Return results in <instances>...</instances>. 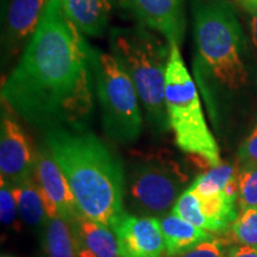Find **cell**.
Here are the masks:
<instances>
[{"label":"cell","mask_w":257,"mask_h":257,"mask_svg":"<svg viewBox=\"0 0 257 257\" xmlns=\"http://www.w3.org/2000/svg\"><path fill=\"white\" fill-rule=\"evenodd\" d=\"M188 175L167 154L150 155L137 162L128 175V200L136 213L159 218L185 192Z\"/></svg>","instance_id":"7"},{"label":"cell","mask_w":257,"mask_h":257,"mask_svg":"<svg viewBox=\"0 0 257 257\" xmlns=\"http://www.w3.org/2000/svg\"><path fill=\"white\" fill-rule=\"evenodd\" d=\"M236 179H238L237 166L231 163H220L219 166L213 167L204 174L199 175L189 189H192L195 194L207 197L225 191L227 185Z\"/></svg>","instance_id":"19"},{"label":"cell","mask_w":257,"mask_h":257,"mask_svg":"<svg viewBox=\"0 0 257 257\" xmlns=\"http://www.w3.org/2000/svg\"><path fill=\"white\" fill-rule=\"evenodd\" d=\"M2 257H11V256H9V255H2Z\"/></svg>","instance_id":"30"},{"label":"cell","mask_w":257,"mask_h":257,"mask_svg":"<svg viewBox=\"0 0 257 257\" xmlns=\"http://www.w3.org/2000/svg\"><path fill=\"white\" fill-rule=\"evenodd\" d=\"M0 180H2V182H0V185H2V187H0V218H2V223L5 226H11L12 229L18 230V205L16 202L14 194H12L11 186L3 179Z\"/></svg>","instance_id":"23"},{"label":"cell","mask_w":257,"mask_h":257,"mask_svg":"<svg viewBox=\"0 0 257 257\" xmlns=\"http://www.w3.org/2000/svg\"><path fill=\"white\" fill-rule=\"evenodd\" d=\"M78 242V240H76ZM76 257H98L95 255L92 250H89L86 246L81 245V244L78 243V253H76Z\"/></svg>","instance_id":"28"},{"label":"cell","mask_w":257,"mask_h":257,"mask_svg":"<svg viewBox=\"0 0 257 257\" xmlns=\"http://www.w3.org/2000/svg\"><path fill=\"white\" fill-rule=\"evenodd\" d=\"M67 17L88 36L104 35L110 22L113 0H60Z\"/></svg>","instance_id":"13"},{"label":"cell","mask_w":257,"mask_h":257,"mask_svg":"<svg viewBox=\"0 0 257 257\" xmlns=\"http://www.w3.org/2000/svg\"><path fill=\"white\" fill-rule=\"evenodd\" d=\"M94 87V49L60 0H49L21 60L3 82V105L44 133L85 131Z\"/></svg>","instance_id":"1"},{"label":"cell","mask_w":257,"mask_h":257,"mask_svg":"<svg viewBox=\"0 0 257 257\" xmlns=\"http://www.w3.org/2000/svg\"><path fill=\"white\" fill-rule=\"evenodd\" d=\"M239 4L248 11L252 12L257 10V0H238Z\"/></svg>","instance_id":"29"},{"label":"cell","mask_w":257,"mask_h":257,"mask_svg":"<svg viewBox=\"0 0 257 257\" xmlns=\"http://www.w3.org/2000/svg\"><path fill=\"white\" fill-rule=\"evenodd\" d=\"M110 48L135 85L149 124L157 133L168 131L166 80L170 44L144 25H137L111 29Z\"/></svg>","instance_id":"4"},{"label":"cell","mask_w":257,"mask_h":257,"mask_svg":"<svg viewBox=\"0 0 257 257\" xmlns=\"http://www.w3.org/2000/svg\"><path fill=\"white\" fill-rule=\"evenodd\" d=\"M69 225L78 243L92 250L98 257H119L117 237L107 226L82 213Z\"/></svg>","instance_id":"15"},{"label":"cell","mask_w":257,"mask_h":257,"mask_svg":"<svg viewBox=\"0 0 257 257\" xmlns=\"http://www.w3.org/2000/svg\"><path fill=\"white\" fill-rule=\"evenodd\" d=\"M12 194L18 205L19 213L27 224L35 227H46L49 220L41 193L32 178L22 184L11 186Z\"/></svg>","instance_id":"17"},{"label":"cell","mask_w":257,"mask_h":257,"mask_svg":"<svg viewBox=\"0 0 257 257\" xmlns=\"http://www.w3.org/2000/svg\"><path fill=\"white\" fill-rule=\"evenodd\" d=\"M36 152L22 128L8 110L2 108L0 123V174L10 186L34 178Z\"/></svg>","instance_id":"9"},{"label":"cell","mask_w":257,"mask_h":257,"mask_svg":"<svg viewBox=\"0 0 257 257\" xmlns=\"http://www.w3.org/2000/svg\"><path fill=\"white\" fill-rule=\"evenodd\" d=\"M238 159L242 167L257 165V126L240 146Z\"/></svg>","instance_id":"25"},{"label":"cell","mask_w":257,"mask_h":257,"mask_svg":"<svg viewBox=\"0 0 257 257\" xmlns=\"http://www.w3.org/2000/svg\"><path fill=\"white\" fill-rule=\"evenodd\" d=\"M94 78L106 135L119 143L136 141L143 118L130 76L112 54L94 49Z\"/></svg>","instance_id":"6"},{"label":"cell","mask_w":257,"mask_h":257,"mask_svg":"<svg viewBox=\"0 0 257 257\" xmlns=\"http://www.w3.org/2000/svg\"><path fill=\"white\" fill-rule=\"evenodd\" d=\"M34 179L43 199L49 218H62L72 224L81 213L72 188L47 147H38L35 159Z\"/></svg>","instance_id":"8"},{"label":"cell","mask_w":257,"mask_h":257,"mask_svg":"<svg viewBox=\"0 0 257 257\" xmlns=\"http://www.w3.org/2000/svg\"><path fill=\"white\" fill-rule=\"evenodd\" d=\"M142 25L159 32L170 46H181L185 36V0H123Z\"/></svg>","instance_id":"12"},{"label":"cell","mask_w":257,"mask_h":257,"mask_svg":"<svg viewBox=\"0 0 257 257\" xmlns=\"http://www.w3.org/2000/svg\"><path fill=\"white\" fill-rule=\"evenodd\" d=\"M157 219L165 239L166 257L182 255L201 242L213 238L208 231L199 229L172 212L169 214H163Z\"/></svg>","instance_id":"14"},{"label":"cell","mask_w":257,"mask_h":257,"mask_svg":"<svg viewBox=\"0 0 257 257\" xmlns=\"http://www.w3.org/2000/svg\"><path fill=\"white\" fill-rule=\"evenodd\" d=\"M230 230L237 243L257 249V208L240 211Z\"/></svg>","instance_id":"20"},{"label":"cell","mask_w":257,"mask_h":257,"mask_svg":"<svg viewBox=\"0 0 257 257\" xmlns=\"http://www.w3.org/2000/svg\"><path fill=\"white\" fill-rule=\"evenodd\" d=\"M49 0H10L3 17V63L18 56L36 32Z\"/></svg>","instance_id":"10"},{"label":"cell","mask_w":257,"mask_h":257,"mask_svg":"<svg viewBox=\"0 0 257 257\" xmlns=\"http://www.w3.org/2000/svg\"><path fill=\"white\" fill-rule=\"evenodd\" d=\"M197 197L202 216L206 220V231L208 232H225L238 217L236 207L238 195L229 194L223 191L207 197L197 194Z\"/></svg>","instance_id":"16"},{"label":"cell","mask_w":257,"mask_h":257,"mask_svg":"<svg viewBox=\"0 0 257 257\" xmlns=\"http://www.w3.org/2000/svg\"><path fill=\"white\" fill-rule=\"evenodd\" d=\"M238 204L240 211L257 208V165L242 167L239 170Z\"/></svg>","instance_id":"21"},{"label":"cell","mask_w":257,"mask_h":257,"mask_svg":"<svg viewBox=\"0 0 257 257\" xmlns=\"http://www.w3.org/2000/svg\"><path fill=\"white\" fill-rule=\"evenodd\" d=\"M46 144L62 169L81 213L113 229L125 213L120 161L92 133L53 128L46 131Z\"/></svg>","instance_id":"2"},{"label":"cell","mask_w":257,"mask_h":257,"mask_svg":"<svg viewBox=\"0 0 257 257\" xmlns=\"http://www.w3.org/2000/svg\"><path fill=\"white\" fill-rule=\"evenodd\" d=\"M226 249V242L223 239L211 238L175 257H225Z\"/></svg>","instance_id":"24"},{"label":"cell","mask_w":257,"mask_h":257,"mask_svg":"<svg viewBox=\"0 0 257 257\" xmlns=\"http://www.w3.org/2000/svg\"><path fill=\"white\" fill-rule=\"evenodd\" d=\"M43 249L48 257H76L78 242L62 218H49L43 229Z\"/></svg>","instance_id":"18"},{"label":"cell","mask_w":257,"mask_h":257,"mask_svg":"<svg viewBox=\"0 0 257 257\" xmlns=\"http://www.w3.org/2000/svg\"><path fill=\"white\" fill-rule=\"evenodd\" d=\"M119 257H162L166 246L159 219L125 213L114 225Z\"/></svg>","instance_id":"11"},{"label":"cell","mask_w":257,"mask_h":257,"mask_svg":"<svg viewBox=\"0 0 257 257\" xmlns=\"http://www.w3.org/2000/svg\"><path fill=\"white\" fill-rule=\"evenodd\" d=\"M225 257H257V249L248 245H230Z\"/></svg>","instance_id":"26"},{"label":"cell","mask_w":257,"mask_h":257,"mask_svg":"<svg viewBox=\"0 0 257 257\" xmlns=\"http://www.w3.org/2000/svg\"><path fill=\"white\" fill-rule=\"evenodd\" d=\"M166 105L169 126L179 149L191 156L200 168L219 166V147L207 126L197 85L186 67L179 46H170Z\"/></svg>","instance_id":"5"},{"label":"cell","mask_w":257,"mask_h":257,"mask_svg":"<svg viewBox=\"0 0 257 257\" xmlns=\"http://www.w3.org/2000/svg\"><path fill=\"white\" fill-rule=\"evenodd\" d=\"M250 27H251L253 44L257 48V10L251 12V23H250Z\"/></svg>","instance_id":"27"},{"label":"cell","mask_w":257,"mask_h":257,"mask_svg":"<svg viewBox=\"0 0 257 257\" xmlns=\"http://www.w3.org/2000/svg\"><path fill=\"white\" fill-rule=\"evenodd\" d=\"M194 16L193 72L198 87L210 98L214 87L237 91L248 81L244 35L233 6L226 0L198 2Z\"/></svg>","instance_id":"3"},{"label":"cell","mask_w":257,"mask_h":257,"mask_svg":"<svg viewBox=\"0 0 257 257\" xmlns=\"http://www.w3.org/2000/svg\"><path fill=\"white\" fill-rule=\"evenodd\" d=\"M172 213L178 214L179 217L187 220L188 223L193 224L194 226L206 231V220H205L200 211L199 199L192 189L188 188L187 191H185L180 195L178 201L173 206Z\"/></svg>","instance_id":"22"}]
</instances>
